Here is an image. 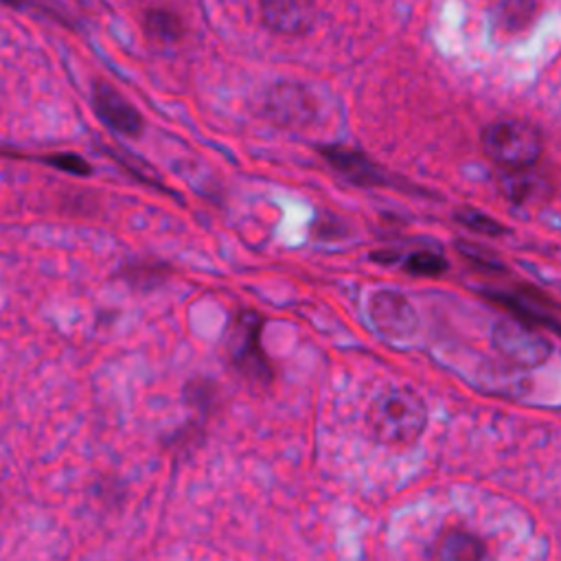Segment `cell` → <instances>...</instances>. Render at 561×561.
Here are the masks:
<instances>
[{
	"label": "cell",
	"instance_id": "1",
	"mask_svg": "<svg viewBox=\"0 0 561 561\" xmlns=\"http://www.w3.org/2000/svg\"><path fill=\"white\" fill-rule=\"evenodd\" d=\"M368 425L386 445H410L425 432L427 405L412 388H390L373 399Z\"/></svg>",
	"mask_w": 561,
	"mask_h": 561
},
{
	"label": "cell",
	"instance_id": "2",
	"mask_svg": "<svg viewBox=\"0 0 561 561\" xmlns=\"http://www.w3.org/2000/svg\"><path fill=\"white\" fill-rule=\"evenodd\" d=\"M482 149L502 171L533 169L543 151V136L537 125L524 118H497L482 129Z\"/></svg>",
	"mask_w": 561,
	"mask_h": 561
},
{
	"label": "cell",
	"instance_id": "3",
	"mask_svg": "<svg viewBox=\"0 0 561 561\" xmlns=\"http://www.w3.org/2000/svg\"><path fill=\"white\" fill-rule=\"evenodd\" d=\"M261 313L252 309L239 311L226 329V357L243 379L267 386L272 381V364L261 348Z\"/></svg>",
	"mask_w": 561,
	"mask_h": 561
},
{
	"label": "cell",
	"instance_id": "4",
	"mask_svg": "<svg viewBox=\"0 0 561 561\" xmlns=\"http://www.w3.org/2000/svg\"><path fill=\"white\" fill-rule=\"evenodd\" d=\"M491 342L504 359L524 368L541 366L552 353L548 337L539 333L533 322L519 316L497 320L491 331Z\"/></svg>",
	"mask_w": 561,
	"mask_h": 561
},
{
	"label": "cell",
	"instance_id": "5",
	"mask_svg": "<svg viewBox=\"0 0 561 561\" xmlns=\"http://www.w3.org/2000/svg\"><path fill=\"white\" fill-rule=\"evenodd\" d=\"M368 318L388 340H405L416 331V311L412 302L394 289H379L370 296Z\"/></svg>",
	"mask_w": 561,
	"mask_h": 561
},
{
	"label": "cell",
	"instance_id": "6",
	"mask_svg": "<svg viewBox=\"0 0 561 561\" xmlns=\"http://www.w3.org/2000/svg\"><path fill=\"white\" fill-rule=\"evenodd\" d=\"M263 114L283 127H302L316 118L311 94L291 81L274 83L263 99Z\"/></svg>",
	"mask_w": 561,
	"mask_h": 561
},
{
	"label": "cell",
	"instance_id": "7",
	"mask_svg": "<svg viewBox=\"0 0 561 561\" xmlns=\"http://www.w3.org/2000/svg\"><path fill=\"white\" fill-rule=\"evenodd\" d=\"M90 103L99 121L121 136H140L142 116L140 112L107 81H94L90 90Z\"/></svg>",
	"mask_w": 561,
	"mask_h": 561
},
{
	"label": "cell",
	"instance_id": "8",
	"mask_svg": "<svg viewBox=\"0 0 561 561\" xmlns=\"http://www.w3.org/2000/svg\"><path fill=\"white\" fill-rule=\"evenodd\" d=\"M318 151L333 171H337L355 186L375 188L388 184V175L381 171V167L359 149L344 145H322L318 147Z\"/></svg>",
	"mask_w": 561,
	"mask_h": 561
},
{
	"label": "cell",
	"instance_id": "9",
	"mask_svg": "<svg viewBox=\"0 0 561 561\" xmlns=\"http://www.w3.org/2000/svg\"><path fill=\"white\" fill-rule=\"evenodd\" d=\"M261 22L278 35H305L316 22V0H259Z\"/></svg>",
	"mask_w": 561,
	"mask_h": 561
},
{
	"label": "cell",
	"instance_id": "10",
	"mask_svg": "<svg viewBox=\"0 0 561 561\" xmlns=\"http://www.w3.org/2000/svg\"><path fill=\"white\" fill-rule=\"evenodd\" d=\"M486 546L484 541L462 528H449L436 537V541L430 546L427 557L440 559V561H478L484 559Z\"/></svg>",
	"mask_w": 561,
	"mask_h": 561
},
{
	"label": "cell",
	"instance_id": "11",
	"mask_svg": "<svg viewBox=\"0 0 561 561\" xmlns=\"http://www.w3.org/2000/svg\"><path fill=\"white\" fill-rule=\"evenodd\" d=\"M539 13V2L537 0H497L491 20L493 26L500 28L506 35H517L526 31Z\"/></svg>",
	"mask_w": 561,
	"mask_h": 561
},
{
	"label": "cell",
	"instance_id": "12",
	"mask_svg": "<svg viewBox=\"0 0 561 561\" xmlns=\"http://www.w3.org/2000/svg\"><path fill=\"white\" fill-rule=\"evenodd\" d=\"M142 28L149 39L158 44H175L184 37V20L180 13L167 9V7H151L142 15Z\"/></svg>",
	"mask_w": 561,
	"mask_h": 561
},
{
	"label": "cell",
	"instance_id": "13",
	"mask_svg": "<svg viewBox=\"0 0 561 561\" xmlns=\"http://www.w3.org/2000/svg\"><path fill=\"white\" fill-rule=\"evenodd\" d=\"M171 272L169 265L160 263V261H134V263H125L121 265V276L127 285H131L134 289H151L158 283H162V278Z\"/></svg>",
	"mask_w": 561,
	"mask_h": 561
},
{
	"label": "cell",
	"instance_id": "14",
	"mask_svg": "<svg viewBox=\"0 0 561 561\" xmlns=\"http://www.w3.org/2000/svg\"><path fill=\"white\" fill-rule=\"evenodd\" d=\"M449 267L447 259L436 252V250H430V248H423V250H416L412 254L405 256L403 261V270L412 276H421V278H436L440 274H445Z\"/></svg>",
	"mask_w": 561,
	"mask_h": 561
},
{
	"label": "cell",
	"instance_id": "15",
	"mask_svg": "<svg viewBox=\"0 0 561 561\" xmlns=\"http://www.w3.org/2000/svg\"><path fill=\"white\" fill-rule=\"evenodd\" d=\"M454 217L462 226H467V228H471L476 232L489 234V237H497V234L506 232V228L500 221H495L493 217H489V215H484V213H480L476 208H460V210H456Z\"/></svg>",
	"mask_w": 561,
	"mask_h": 561
},
{
	"label": "cell",
	"instance_id": "16",
	"mask_svg": "<svg viewBox=\"0 0 561 561\" xmlns=\"http://www.w3.org/2000/svg\"><path fill=\"white\" fill-rule=\"evenodd\" d=\"M39 160L44 164H50V167L61 169V171L72 173V175H90L92 173L90 162L83 160L77 153H48V156H39Z\"/></svg>",
	"mask_w": 561,
	"mask_h": 561
},
{
	"label": "cell",
	"instance_id": "17",
	"mask_svg": "<svg viewBox=\"0 0 561 561\" xmlns=\"http://www.w3.org/2000/svg\"><path fill=\"white\" fill-rule=\"evenodd\" d=\"M458 250H460V254H462L471 265H476V267H480V270H484V272H500V270H502L500 261H495V259L489 256L486 252L473 248L471 243H458Z\"/></svg>",
	"mask_w": 561,
	"mask_h": 561
}]
</instances>
